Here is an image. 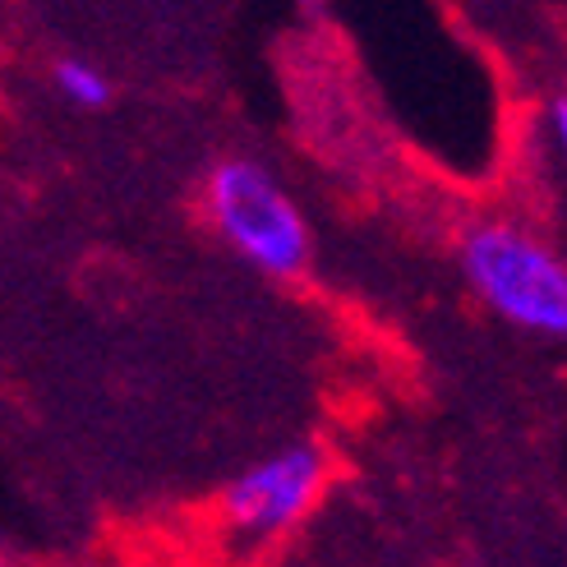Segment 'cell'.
<instances>
[{
	"label": "cell",
	"mask_w": 567,
	"mask_h": 567,
	"mask_svg": "<svg viewBox=\"0 0 567 567\" xmlns=\"http://www.w3.org/2000/svg\"><path fill=\"white\" fill-rule=\"evenodd\" d=\"M51 74H55V89L79 106H106V97H111L106 74L89 61H79V55H61V61L51 65Z\"/></svg>",
	"instance_id": "277c9868"
},
{
	"label": "cell",
	"mask_w": 567,
	"mask_h": 567,
	"mask_svg": "<svg viewBox=\"0 0 567 567\" xmlns=\"http://www.w3.org/2000/svg\"><path fill=\"white\" fill-rule=\"evenodd\" d=\"M208 213L254 268L291 277L309 264V226L259 162L231 157L208 176Z\"/></svg>",
	"instance_id": "7a4b0ae2"
},
{
	"label": "cell",
	"mask_w": 567,
	"mask_h": 567,
	"mask_svg": "<svg viewBox=\"0 0 567 567\" xmlns=\"http://www.w3.org/2000/svg\"><path fill=\"white\" fill-rule=\"evenodd\" d=\"M554 130H558V144H563V153H567V97L554 102Z\"/></svg>",
	"instance_id": "5b68a950"
},
{
	"label": "cell",
	"mask_w": 567,
	"mask_h": 567,
	"mask_svg": "<svg viewBox=\"0 0 567 567\" xmlns=\"http://www.w3.org/2000/svg\"><path fill=\"white\" fill-rule=\"evenodd\" d=\"M319 480H323V457L315 443L281 447L277 457L249 466L245 475H236L231 485H226V494H221L226 522L249 535H277L315 503Z\"/></svg>",
	"instance_id": "3957f363"
},
{
	"label": "cell",
	"mask_w": 567,
	"mask_h": 567,
	"mask_svg": "<svg viewBox=\"0 0 567 567\" xmlns=\"http://www.w3.org/2000/svg\"><path fill=\"white\" fill-rule=\"evenodd\" d=\"M462 268L480 300L507 323L567 337V264L522 226H475L462 240Z\"/></svg>",
	"instance_id": "6da1fadb"
}]
</instances>
